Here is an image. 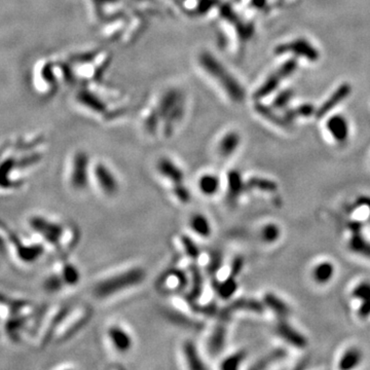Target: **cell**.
<instances>
[{"label":"cell","mask_w":370,"mask_h":370,"mask_svg":"<svg viewBox=\"0 0 370 370\" xmlns=\"http://www.w3.org/2000/svg\"><path fill=\"white\" fill-rule=\"evenodd\" d=\"M42 135H31L0 143V195L21 190L41 165L45 152Z\"/></svg>","instance_id":"6da1fadb"},{"label":"cell","mask_w":370,"mask_h":370,"mask_svg":"<svg viewBox=\"0 0 370 370\" xmlns=\"http://www.w3.org/2000/svg\"><path fill=\"white\" fill-rule=\"evenodd\" d=\"M26 227L28 234L38 240L47 253H55L60 257L71 251L78 241L75 226L45 214L35 213L28 216Z\"/></svg>","instance_id":"7a4b0ae2"},{"label":"cell","mask_w":370,"mask_h":370,"mask_svg":"<svg viewBox=\"0 0 370 370\" xmlns=\"http://www.w3.org/2000/svg\"><path fill=\"white\" fill-rule=\"evenodd\" d=\"M47 253L44 246L30 234L20 235L12 231L8 243V259L19 269H30Z\"/></svg>","instance_id":"3957f363"},{"label":"cell","mask_w":370,"mask_h":370,"mask_svg":"<svg viewBox=\"0 0 370 370\" xmlns=\"http://www.w3.org/2000/svg\"><path fill=\"white\" fill-rule=\"evenodd\" d=\"M145 278V271L142 268L135 267L98 282L95 285L93 292L97 298L105 299L138 286Z\"/></svg>","instance_id":"277c9868"},{"label":"cell","mask_w":370,"mask_h":370,"mask_svg":"<svg viewBox=\"0 0 370 370\" xmlns=\"http://www.w3.org/2000/svg\"><path fill=\"white\" fill-rule=\"evenodd\" d=\"M92 314V309L87 306L68 304L55 331L51 345H61L73 338L88 324Z\"/></svg>","instance_id":"5b68a950"},{"label":"cell","mask_w":370,"mask_h":370,"mask_svg":"<svg viewBox=\"0 0 370 370\" xmlns=\"http://www.w3.org/2000/svg\"><path fill=\"white\" fill-rule=\"evenodd\" d=\"M200 63L205 71L213 77L221 86L224 92L235 102H242L245 98V92L239 81L230 73L226 68L209 52H203L200 56Z\"/></svg>","instance_id":"8992f818"},{"label":"cell","mask_w":370,"mask_h":370,"mask_svg":"<svg viewBox=\"0 0 370 370\" xmlns=\"http://www.w3.org/2000/svg\"><path fill=\"white\" fill-rule=\"evenodd\" d=\"M40 308V306L30 299L12 296L0 291V328L22 315L35 312Z\"/></svg>","instance_id":"52a82bcc"},{"label":"cell","mask_w":370,"mask_h":370,"mask_svg":"<svg viewBox=\"0 0 370 370\" xmlns=\"http://www.w3.org/2000/svg\"><path fill=\"white\" fill-rule=\"evenodd\" d=\"M66 178L69 187L74 191L81 192L89 187L91 165L90 157L84 151H77L71 156Z\"/></svg>","instance_id":"ba28073f"},{"label":"cell","mask_w":370,"mask_h":370,"mask_svg":"<svg viewBox=\"0 0 370 370\" xmlns=\"http://www.w3.org/2000/svg\"><path fill=\"white\" fill-rule=\"evenodd\" d=\"M55 64L44 60L39 61L33 71V86L40 94H50L57 84Z\"/></svg>","instance_id":"9c48e42d"},{"label":"cell","mask_w":370,"mask_h":370,"mask_svg":"<svg viewBox=\"0 0 370 370\" xmlns=\"http://www.w3.org/2000/svg\"><path fill=\"white\" fill-rule=\"evenodd\" d=\"M296 68H297V61L295 59H290L286 61L284 64H282L281 67H279L267 78V80L264 81V83L256 92L255 97L257 99H261L276 91L281 81L290 76L296 70Z\"/></svg>","instance_id":"30bf717a"},{"label":"cell","mask_w":370,"mask_h":370,"mask_svg":"<svg viewBox=\"0 0 370 370\" xmlns=\"http://www.w3.org/2000/svg\"><path fill=\"white\" fill-rule=\"evenodd\" d=\"M93 176L101 191L108 196H115L120 191V182L115 173L102 163L93 168Z\"/></svg>","instance_id":"8fae6325"},{"label":"cell","mask_w":370,"mask_h":370,"mask_svg":"<svg viewBox=\"0 0 370 370\" xmlns=\"http://www.w3.org/2000/svg\"><path fill=\"white\" fill-rule=\"evenodd\" d=\"M285 52H292V54L298 57H303L310 62H315L319 59V52L317 48L303 38L295 39L291 42L283 43L277 46L276 54L282 55Z\"/></svg>","instance_id":"7c38bea8"},{"label":"cell","mask_w":370,"mask_h":370,"mask_svg":"<svg viewBox=\"0 0 370 370\" xmlns=\"http://www.w3.org/2000/svg\"><path fill=\"white\" fill-rule=\"evenodd\" d=\"M51 270L59 276L66 289L76 287L81 281V273L79 269L74 263L64 257H60V260L52 267Z\"/></svg>","instance_id":"4fadbf2b"},{"label":"cell","mask_w":370,"mask_h":370,"mask_svg":"<svg viewBox=\"0 0 370 370\" xmlns=\"http://www.w3.org/2000/svg\"><path fill=\"white\" fill-rule=\"evenodd\" d=\"M108 339L113 349L119 353H128L132 350L134 341L128 330L120 325H112L107 330Z\"/></svg>","instance_id":"5bb4252c"},{"label":"cell","mask_w":370,"mask_h":370,"mask_svg":"<svg viewBox=\"0 0 370 370\" xmlns=\"http://www.w3.org/2000/svg\"><path fill=\"white\" fill-rule=\"evenodd\" d=\"M352 92V88L349 83L345 82L340 84L333 93L332 95L321 105L320 108L316 111L317 119H322L327 113H329L336 105L340 104L344 100H346Z\"/></svg>","instance_id":"9a60e30c"},{"label":"cell","mask_w":370,"mask_h":370,"mask_svg":"<svg viewBox=\"0 0 370 370\" xmlns=\"http://www.w3.org/2000/svg\"><path fill=\"white\" fill-rule=\"evenodd\" d=\"M157 171L165 179L170 181L172 184L184 182L183 170L172 160L168 157H163L157 162Z\"/></svg>","instance_id":"2e32d148"},{"label":"cell","mask_w":370,"mask_h":370,"mask_svg":"<svg viewBox=\"0 0 370 370\" xmlns=\"http://www.w3.org/2000/svg\"><path fill=\"white\" fill-rule=\"evenodd\" d=\"M226 192L231 202H236L246 190V181H244L239 171L232 170L226 176Z\"/></svg>","instance_id":"e0dca14e"},{"label":"cell","mask_w":370,"mask_h":370,"mask_svg":"<svg viewBox=\"0 0 370 370\" xmlns=\"http://www.w3.org/2000/svg\"><path fill=\"white\" fill-rule=\"evenodd\" d=\"M197 187L204 195L213 196L219 192L221 188V180L216 174L207 173L200 177Z\"/></svg>","instance_id":"ac0fdd59"},{"label":"cell","mask_w":370,"mask_h":370,"mask_svg":"<svg viewBox=\"0 0 370 370\" xmlns=\"http://www.w3.org/2000/svg\"><path fill=\"white\" fill-rule=\"evenodd\" d=\"M241 144V137L236 132L225 134L218 144V153L222 158L231 157L239 148Z\"/></svg>","instance_id":"d6986e66"},{"label":"cell","mask_w":370,"mask_h":370,"mask_svg":"<svg viewBox=\"0 0 370 370\" xmlns=\"http://www.w3.org/2000/svg\"><path fill=\"white\" fill-rule=\"evenodd\" d=\"M327 129L337 142H345L349 135L347 120L341 116H334L327 122Z\"/></svg>","instance_id":"ffe728a7"},{"label":"cell","mask_w":370,"mask_h":370,"mask_svg":"<svg viewBox=\"0 0 370 370\" xmlns=\"http://www.w3.org/2000/svg\"><path fill=\"white\" fill-rule=\"evenodd\" d=\"M189 227L201 238H209L212 235V224L208 217L202 213H194L189 218Z\"/></svg>","instance_id":"44dd1931"},{"label":"cell","mask_w":370,"mask_h":370,"mask_svg":"<svg viewBox=\"0 0 370 370\" xmlns=\"http://www.w3.org/2000/svg\"><path fill=\"white\" fill-rule=\"evenodd\" d=\"M225 341H226V327L223 324L216 326L213 332L211 333L208 340V347L210 353L212 355H218L223 350Z\"/></svg>","instance_id":"7402d4cb"},{"label":"cell","mask_w":370,"mask_h":370,"mask_svg":"<svg viewBox=\"0 0 370 370\" xmlns=\"http://www.w3.org/2000/svg\"><path fill=\"white\" fill-rule=\"evenodd\" d=\"M183 356L187 363V366L190 369H205L206 366L204 364V361L202 357L200 356V353L197 351V348L195 344L191 340H187L183 345Z\"/></svg>","instance_id":"603a6c76"},{"label":"cell","mask_w":370,"mask_h":370,"mask_svg":"<svg viewBox=\"0 0 370 370\" xmlns=\"http://www.w3.org/2000/svg\"><path fill=\"white\" fill-rule=\"evenodd\" d=\"M162 283L167 289H182L188 284V280L183 271L173 270L164 275Z\"/></svg>","instance_id":"cb8c5ba5"},{"label":"cell","mask_w":370,"mask_h":370,"mask_svg":"<svg viewBox=\"0 0 370 370\" xmlns=\"http://www.w3.org/2000/svg\"><path fill=\"white\" fill-rule=\"evenodd\" d=\"M238 287H239V285L236 280V277L230 275L223 281L216 282L214 289L220 298L227 300L236 294Z\"/></svg>","instance_id":"d4e9b609"},{"label":"cell","mask_w":370,"mask_h":370,"mask_svg":"<svg viewBox=\"0 0 370 370\" xmlns=\"http://www.w3.org/2000/svg\"><path fill=\"white\" fill-rule=\"evenodd\" d=\"M264 303H261L251 298H241L232 303L230 309L233 310H247L253 312H261L263 310Z\"/></svg>","instance_id":"484cf974"},{"label":"cell","mask_w":370,"mask_h":370,"mask_svg":"<svg viewBox=\"0 0 370 370\" xmlns=\"http://www.w3.org/2000/svg\"><path fill=\"white\" fill-rule=\"evenodd\" d=\"M314 113H315V107L312 106V105L303 104L296 108L286 110L284 113V119L290 125L297 118H309Z\"/></svg>","instance_id":"4316f807"},{"label":"cell","mask_w":370,"mask_h":370,"mask_svg":"<svg viewBox=\"0 0 370 370\" xmlns=\"http://www.w3.org/2000/svg\"><path fill=\"white\" fill-rule=\"evenodd\" d=\"M12 229L3 220H0V263L8 259V243Z\"/></svg>","instance_id":"83f0119b"},{"label":"cell","mask_w":370,"mask_h":370,"mask_svg":"<svg viewBox=\"0 0 370 370\" xmlns=\"http://www.w3.org/2000/svg\"><path fill=\"white\" fill-rule=\"evenodd\" d=\"M264 305L269 306L270 308H272L280 318H284V317L287 315L288 308L285 305V303L279 299L278 297H276V295L274 294H267L264 296Z\"/></svg>","instance_id":"f1b7e54d"},{"label":"cell","mask_w":370,"mask_h":370,"mask_svg":"<svg viewBox=\"0 0 370 370\" xmlns=\"http://www.w3.org/2000/svg\"><path fill=\"white\" fill-rule=\"evenodd\" d=\"M246 353L244 351H238L230 356H227L221 363L220 368L223 370H235L238 369L244 362Z\"/></svg>","instance_id":"f546056e"},{"label":"cell","mask_w":370,"mask_h":370,"mask_svg":"<svg viewBox=\"0 0 370 370\" xmlns=\"http://www.w3.org/2000/svg\"><path fill=\"white\" fill-rule=\"evenodd\" d=\"M276 184L273 181L253 177L250 178L248 181H246V189H258V190H264V191H274L276 189Z\"/></svg>","instance_id":"4dcf8cb0"},{"label":"cell","mask_w":370,"mask_h":370,"mask_svg":"<svg viewBox=\"0 0 370 370\" xmlns=\"http://www.w3.org/2000/svg\"><path fill=\"white\" fill-rule=\"evenodd\" d=\"M180 242L183 246V250H184L185 254L187 255V257H189L192 260L198 259V257L201 256V250H200L198 246L195 244V242L193 240H191V238L183 235L180 238Z\"/></svg>","instance_id":"1f68e13d"},{"label":"cell","mask_w":370,"mask_h":370,"mask_svg":"<svg viewBox=\"0 0 370 370\" xmlns=\"http://www.w3.org/2000/svg\"><path fill=\"white\" fill-rule=\"evenodd\" d=\"M203 277L198 271H192V286L188 293L190 300H196L203 292Z\"/></svg>","instance_id":"d6a6232c"},{"label":"cell","mask_w":370,"mask_h":370,"mask_svg":"<svg viewBox=\"0 0 370 370\" xmlns=\"http://www.w3.org/2000/svg\"><path fill=\"white\" fill-rule=\"evenodd\" d=\"M172 192L174 196L182 204H187L191 201V192L184 184V182L173 184Z\"/></svg>","instance_id":"836d02e7"},{"label":"cell","mask_w":370,"mask_h":370,"mask_svg":"<svg viewBox=\"0 0 370 370\" xmlns=\"http://www.w3.org/2000/svg\"><path fill=\"white\" fill-rule=\"evenodd\" d=\"M257 110L260 115H262L264 118H267L269 121L275 123L276 125H279L281 127H288L289 124L285 121V119L278 117L272 109H270L269 107L264 106V105H258Z\"/></svg>","instance_id":"e575fe53"},{"label":"cell","mask_w":370,"mask_h":370,"mask_svg":"<svg viewBox=\"0 0 370 370\" xmlns=\"http://www.w3.org/2000/svg\"><path fill=\"white\" fill-rule=\"evenodd\" d=\"M280 236V230L276 224H268L261 230V239L264 242L274 243Z\"/></svg>","instance_id":"d590c367"},{"label":"cell","mask_w":370,"mask_h":370,"mask_svg":"<svg viewBox=\"0 0 370 370\" xmlns=\"http://www.w3.org/2000/svg\"><path fill=\"white\" fill-rule=\"evenodd\" d=\"M293 97V91L291 90H285L282 93H280L277 98L274 101V106L278 109H282L285 108L288 103L290 102V100Z\"/></svg>","instance_id":"8d00e7d4"},{"label":"cell","mask_w":370,"mask_h":370,"mask_svg":"<svg viewBox=\"0 0 370 370\" xmlns=\"http://www.w3.org/2000/svg\"><path fill=\"white\" fill-rule=\"evenodd\" d=\"M222 263V258L220 254H213L212 257H211L209 263H208V268L207 271L210 275H215L221 267Z\"/></svg>","instance_id":"74e56055"},{"label":"cell","mask_w":370,"mask_h":370,"mask_svg":"<svg viewBox=\"0 0 370 370\" xmlns=\"http://www.w3.org/2000/svg\"><path fill=\"white\" fill-rule=\"evenodd\" d=\"M332 275V268L329 264H323V266H320L318 268V270L316 271V277L318 279V281H327L328 278H330V276Z\"/></svg>","instance_id":"f35d334b"},{"label":"cell","mask_w":370,"mask_h":370,"mask_svg":"<svg viewBox=\"0 0 370 370\" xmlns=\"http://www.w3.org/2000/svg\"><path fill=\"white\" fill-rule=\"evenodd\" d=\"M243 266H244V260H243L242 258H240V257L236 258V259L234 260L233 264H232V269H231V275L237 278V276H239V274L241 273V271H242V268H243Z\"/></svg>","instance_id":"ab89813d"},{"label":"cell","mask_w":370,"mask_h":370,"mask_svg":"<svg viewBox=\"0 0 370 370\" xmlns=\"http://www.w3.org/2000/svg\"><path fill=\"white\" fill-rule=\"evenodd\" d=\"M358 361V354L355 353V352H352V353H349V355L343 360V364L341 367H345L347 363H351V366L355 365V363Z\"/></svg>","instance_id":"60d3db41"}]
</instances>
